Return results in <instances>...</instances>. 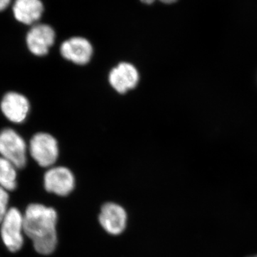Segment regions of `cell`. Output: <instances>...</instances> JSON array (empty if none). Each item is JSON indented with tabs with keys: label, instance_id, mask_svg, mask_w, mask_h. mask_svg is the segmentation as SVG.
I'll use <instances>...</instances> for the list:
<instances>
[{
	"label": "cell",
	"instance_id": "6da1fadb",
	"mask_svg": "<svg viewBox=\"0 0 257 257\" xmlns=\"http://www.w3.org/2000/svg\"><path fill=\"white\" fill-rule=\"evenodd\" d=\"M57 214L53 208L40 204L29 205L24 216V231L35 250L42 255L53 253L57 245Z\"/></svg>",
	"mask_w": 257,
	"mask_h": 257
},
{
	"label": "cell",
	"instance_id": "7a4b0ae2",
	"mask_svg": "<svg viewBox=\"0 0 257 257\" xmlns=\"http://www.w3.org/2000/svg\"><path fill=\"white\" fill-rule=\"evenodd\" d=\"M0 155L17 168H23L27 163L25 140L15 130L5 128L0 133Z\"/></svg>",
	"mask_w": 257,
	"mask_h": 257
},
{
	"label": "cell",
	"instance_id": "3957f363",
	"mask_svg": "<svg viewBox=\"0 0 257 257\" xmlns=\"http://www.w3.org/2000/svg\"><path fill=\"white\" fill-rule=\"evenodd\" d=\"M30 152L39 165L42 167H51L58 158V143L50 134L37 133L30 140Z\"/></svg>",
	"mask_w": 257,
	"mask_h": 257
},
{
	"label": "cell",
	"instance_id": "277c9868",
	"mask_svg": "<svg viewBox=\"0 0 257 257\" xmlns=\"http://www.w3.org/2000/svg\"><path fill=\"white\" fill-rule=\"evenodd\" d=\"M24 216L16 208L8 211L2 223V238L5 246L12 252H16L23 246L24 240Z\"/></svg>",
	"mask_w": 257,
	"mask_h": 257
},
{
	"label": "cell",
	"instance_id": "5b68a950",
	"mask_svg": "<svg viewBox=\"0 0 257 257\" xmlns=\"http://www.w3.org/2000/svg\"><path fill=\"white\" fill-rule=\"evenodd\" d=\"M44 184L47 192L64 197L73 191L75 179L72 172L67 167H56L45 173Z\"/></svg>",
	"mask_w": 257,
	"mask_h": 257
},
{
	"label": "cell",
	"instance_id": "8992f818",
	"mask_svg": "<svg viewBox=\"0 0 257 257\" xmlns=\"http://www.w3.org/2000/svg\"><path fill=\"white\" fill-rule=\"evenodd\" d=\"M55 41V32L47 25H37L29 31L26 42L28 49L33 55H46Z\"/></svg>",
	"mask_w": 257,
	"mask_h": 257
},
{
	"label": "cell",
	"instance_id": "52a82bcc",
	"mask_svg": "<svg viewBox=\"0 0 257 257\" xmlns=\"http://www.w3.org/2000/svg\"><path fill=\"white\" fill-rule=\"evenodd\" d=\"M140 74L133 64L121 62L109 72V82L120 94H124L138 85Z\"/></svg>",
	"mask_w": 257,
	"mask_h": 257
},
{
	"label": "cell",
	"instance_id": "ba28073f",
	"mask_svg": "<svg viewBox=\"0 0 257 257\" xmlns=\"http://www.w3.org/2000/svg\"><path fill=\"white\" fill-rule=\"evenodd\" d=\"M99 223L106 232L119 235L126 226L127 215L124 208L114 203H106L101 207Z\"/></svg>",
	"mask_w": 257,
	"mask_h": 257
},
{
	"label": "cell",
	"instance_id": "9c48e42d",
	"mask_svg": "<svg viewBox=\"0 0 257 257\" xmlns=\"http://www.w3.org/2000/svg\"><path fill=\"white\" fill-rule=\"evenodd\" d=\"M61 55L66 60L79 65L87 64L92 58L93 48L90 42L83 37H72L60 47Z\"/></svg>",
	"mask_w": 257,
	"mask_h": 257
},
{
	"label": "cell",
	"instance_id": "30bf717a",
	"mask_svg": "<svg viewBox=\"0 0 257 257\" xmlns=\"http://www.w3.org/2000/svg\"><path fill=\"white\" fill-rule=\"evenodd\" d=\"M1 110L10 121L22 123L25 121L30 111L28 98L18 92L7 93L1 102Z\"/></svg>",
	"mask_w": 257,
	"mask_h": 257
},
{
	"label": "cell",
	"instance_id": "8fae6325",
	"mask_svg": "<svg viewBox=\"0 0 257 257\" xmlns=\"http://www.w3.org/2000/svg\"><path fill=\"white\" fill-rule=\"evenodd\" d=\"M43 11V5L40 0H16L13 6L16 20L28 25L38 21Z\"/></svg>",
	"mask_w": 257,
	"mask_h": 257
},
{
	"label": "cell",
	"instance_id": "7c38bea8",
	"mask_svg": "<svg viewBox=\"0 0 257 257\" xmlns=\"http://www.w3.org/2000/svg\"><path fill=\"white\" fill-rule=\"evenodd\" d=\"M15 167L4 157H0V187L5 190H14L17 187Z\"/></svg>",
	"mask_w": 257,
	"mask_h": 257
},
{
	"label": "cell",
	"instance_id": "4fadbf2b",
	"mask_svg": "<svg viewBox=\"0 0 257 257\" xmlns=\"http://www.w3.org/2000/svg\"><path fill=\"white\" fill-rule=\"evenodd\" d=\"M8 200H9V196L8 192L4 188L0 187V224L3 223L8 213L7 207H8Z\"/></svg>",
	"mask_w": 257,
	"mask_h": 257
},
{
	"label": "cell",
	"instance_id": "5bb4252c",
	"mask_svg": "<svg viewBox=\"0 0 257 257\" xmlns=\"http://www.w3.org/2000/svg\"><path fill=\"white\" fill-rule=\"evenodd\" d=\"M144 4L152 5V3H155L156 0H140ZM162 3H165V4H172V3H176L177 0H160Z\"/></svg>",
	"mask_w": 257,
	"mask_h": 257
},
{
	"label": "cell",
	"instance_id": "9a60e30c",
	"mask_svg": "<svg viewBox=\"0 0 257 257\" xmlns=\"http://www.w3.org/2000/svg\"><path fill=\"white\" fill-rule=\"evenodd\" d=\"M11 0H0V12L3 11L9 6Z\"/></svg>",
	"mask_w": 257,
	"mask_h": 257
},
{
	"label": "cell",
	"instance_id": "2e32d148",
	"mask_svg": "<svg viewBox=\"0 0 257 257\" xmlns=\"http://www.w3.org/2000/svg\"><path fill=\"white\" fill-rule=\"evenodd\" d=\"M250 257H257V255H255V256H250Z\"/></svg>",
	"mask_w": 257,
	"mask_h": 257
}]
</instances>
